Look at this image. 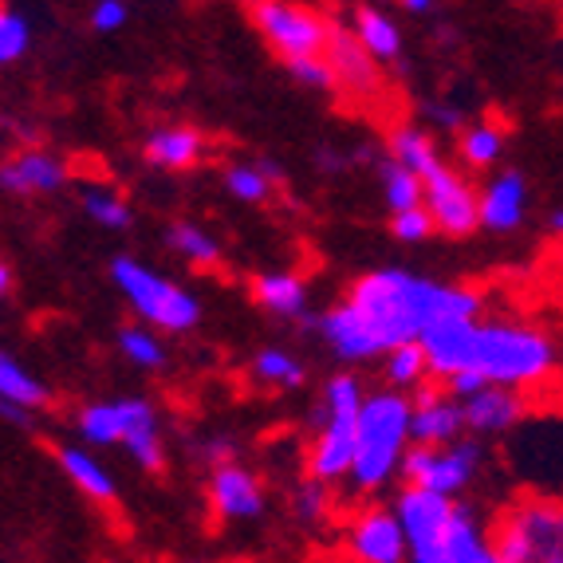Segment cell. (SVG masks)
Instances as JSON below:
<instances>
[{
  "label": "cell",
  "instance_id": "1",
  "mask_svg": "<svg viewBox=\"0 0 563 563\" xmlns=\"http://www.w3.org/2000/svg\"><path fill=\"white\" fill-rule=\"evenodd\" d=\"M351 303L363 316L366 331L375 335L378 355H386L398 343L418 339L430 323L453 320V316H477L481 311L477 291L426 280V276L402 273V268L366 273L351 288Z\"/></svg>",
  "mask_w": 563,
  "mask_h": 563
},
{
  "label": "cell",
  "instance_id": "2",
  "mask_svg": "<svg viewBox=\"0 0 563 563\" xmlns=\"http://www.w3.org/2000/svg\"><path fill=\"white\" fill-rule=\"evenodd\" d=\"M413 402L398 390H378L358 406V442L351 461V485L358 493H378L402 465L406 438H410Z\"/></svg>",
  "mask_w": 563,
  "mask_h": 563
},
{
  "label": "cell",
  "instance_id": "3",
  "mask_svg": "<svg viewBox=\"0 0 563 563\" xmlns=\"http://www.w3.org/2000/svg\"><path fill=\"white\" fill-rule=\"evenodd\" d=\"M470 366L485 383L532 386L552 375L555 347L544 331L517 328V323H477Z\"/></svg>",
  "mask_w": 563,
  "mask_h": 563
},
{
  "label": "cell",
  "instance_id": "4",
  "mask_svg": "<svg viewBox=\"0 0 563 563\" xmlns=\"http://www.w3.org/2000/svg\"><path fill=\"white\" fill-rule=\"evenodd\" d=\"M79 433L87 445H126L146 473L166 465L158 433V410L146 398H119V402H95L79 413Z\"/></svg>",
  "mask_w": 563,
  "mask_h": 563
},
{
  "label": "cell",
  "instance_id": "5",
  "mask_svg": "<svg viewBox=\"0 0 563 563\" xmlns=\"http://www.w3.org/2000/svg\"><path fill=\"white\" fill-rule=\"evenodd\" d=\"M363 386L355 375H335L323 386V406H320V438L308 453V473L328 481H339L351 473L358 442V406H363Z\"/></svg>",
  "mask_w": 563,
  "mask_h": 563
},
{
  "label": "cell",
  "instance_id": "6",
  "mask_svg": "<svg viewBox=\"0 0 563 563\" xmlns=\"http://www.w3.org/2000/svg\"><path fill=\"white\" fill-rule=\"evenodd\" d=\"M497 563H563V500H525L493 528Z\"/></svg>",
  "mask_w": 563,
  "mask_h": 563
},
{
  "label": "cell",
  "instance_id": "7",
  "mask_svg": "<svg viewBox=\"0 0 563 563\" xmlns=\"http://www.w3.org/2000/svg\"><path fill=\"white\" fill-rule=\"evenodd\" d=\"M111 280H114V288L126 296V303H131V308L139 311L146 323H158L162 331L198 328L201 303L194 300L181 284L151 273V268H146V264H139L134 256H114V261H111Z\"/></svg>",
  "mask_w": 563,
  "mask_h": 563
},
{
  "label": "cell",
  "instance_id": "8",
  "mask_svg": "<svg viewBox=\"0 0 563 563\" xmlns=\"http://www.w3.org/2000/svg\"><path fill=\"white\" fill-rule=\"evenodd\" d=\"M253 20L256 29H261V36L268 40V47L284 59L323 56L328 52V40H331L328 20L316 16L303 4H291V0H256Z\"/></svg>",
  "mask_w": 563,
  "mask_h": 563
},
{
  "label": "cell",
  "instance_id": "9",
  "mask_svg": "<svg viewBox=\"0 0 563 563\" xmlns=\"http://www.w3.org/2000/svg\"><path fill=\"white\" fill-rule=\"evenodd\" d=\"M398 520H402L406 548L413 563H442V544L453 520V497L426 485H406L398 497Z\"/></svg>",
  "mask_w": 563,
  "mask_h": 563
},
{
  "label": "cell",
  "instance_id": "10",
  "mask_svg": "<svg viewBox=\"0 0 563 563\" xmlns=\"http://www.w3.org/2000/svg\"><path fill=\"white\" fill-rule=\"evenodd\" d=\"M481 465V445L477 442H450L445 450L438 445H413L410 453H402V477L410 485L438 488V493H461L470 485L473 473Z\"/></svg>",
  "mask_w": 563,
  "mask_h": 563
},
{
  "label": "cell",
  "instance_id": "11",
  "mask_svg": "<svg viewBox=\"0 0 563 563\" xmlns=\"http://www.w3.org/2000/svg\"><path fill=\"white\" fill-rule=\"evenodd\" d=\"M422 201L430 209L433 225L450 236H465L481 225L477 213V194L461 174H453L450 166H438L433 174L422 178Z\"/></svg>",
  "mask_w": 563,
  "mask_h": 563
},
{
  "label": "cell",
  "instance_id": "12",
  "mask_svg": "<svg viewBox=\"0 0 563 563\" xmlns=\"http://www.w3.org/2000/svg\"><path fill=\"white\" fill-rule=\"evenodd\" d=\"M347 555L363 563H402L406 555H410V548H406V532H402L398 512L366 508L363 517L351 520Z\"/></svg>",
  "mask_w": 563,
  "mask_h": 563
},
{
  "label": "cell",
  "instance_id": "13",
  "mask_svg": "<svg viewBox=\"0 0 563 563\" xmlns=\"http://www.w3.org/2000/svg\"><path fill=\"white\" fill-rule=\"evenodd\" d=\"M209 505L221 520H256L264 512L261 481L241 465H217L209 477Z\"/></svg>",
  "mask_w": 563,
  "mask_h": 563
},
{
  "label": "cell",
  "instance_id": "14",
  "mask_svg": "<svg viewBox=\"0 0 563 563\" xmlns=\"http://www.w3.org/2000/svg\"><path fill=\"white\" fill-rule=\"evenodd\" d=\"M465 430V413H461V402L453 398H442L433 386H422L418 398H413L410 410V438L413 445H450L461 438Z\"/></svg>",
  "mask_w": 563,
  "mask_h": 563
},
{
  "label": "cell",
  "instance_id": "15",
  "mask_svg": "<svg viewBox=\"0 0 563 563\" xmlns=\"http://www.w3.org/2000/svg\"><path fill=\"white\" fill-rule=\"evenodd\" d=\"M461 413L473 433H505L525 418V402H520L517 386L485 383L481 390L461 398Z\"/></svg>",
  "mask_w": 563,
  "mask_h": 563
},
{
  "label": "cell",
  "instance_id": "16",
  "mask_svg": "<svg viewBox=\"0 0 563 563\" xmlns=\"http://www.w3.org/2000/svg\"><path fill=\"white\" fill-rule=\"evenodd\" d=\"M525 206H528V178L520 169H505V174H497L477 194L481 225L493 229V233H512L525 221Z\"/></svg>",
  "mask_w": 563,
  "mask_h": 563
},
{
  "label": "cell",
  "instance_id": "17",
  "mask_svg": "<svg viewBox=\"0 0 563 563\" xmlns=\"http://www.w3.org/2000/svg\"><path fill=\"white\" fill-rule=\"evenodd\" d=\"M328 64L335 71V87L351 95V99H371L378 91V59L358 44V36L347 32H331L328 40Z\"/></svg>",
  "mask_w": 563,
  "mask_h": 563
},
{
  "label": "cell",
  "instance_id": "18",
  "mask_svg": "<svg viewBox=\"0 0 563 563\" xmlns=\"http://www.w3.org/2000/svg\"><path fill=\"white\" fill-rule=\"evenodd\" d=\"M67 186V166L47 151H24L0 166V189H9L16 198H29V194H56Z\"/></svg>",
  "mask_w": 563,
  "mask_h": 563
},
{
  "label": "cell",
  "instance_id": "19",
  "mask_svg": "<svg viewBox=\"0 0 563 563\" xmlns=\"http://www.w3.org/2000/svg\"><path fill=\"white\" fill-rule=\"evenodd\" d=\"M320 335L328 339V347L335 351L339 358H347V363H363V358L378 355L375 335L366 331L363 316H358L351 300L331 308L328 316H320Z\"/></svg>",
  "mask_w": 563,
  "mask_h": 563
},
{
  "label": "cell",
  "instance_id": "20",
  "mask_svg": "<svg viewBox=\"0 0 563 563\" xmlns=\"http://www.w3.org/2000/svg\"><path fill=\"white\" fill-rule=\"evenodd\" d=\"M442 563H497L493 540H488L485 525L477 520V512L465 505H453L450 532L442 544Z\"/></svg>",
  "mask_w": 563,
  "mask_h": 563
},
{
  "label": "cell",
  "instance_id": "21",
  "mask_svg": "<svg viewBox=\"0 0 563 563\" xmlns=\"http://www.w3.org/2000/svg\"><path fill=\"white\" fill-rule=\"evenodd\" d=\"M206 154V134L194 126H158L146 139V162L158 169H189Z\"/></svg>",
  "mask_w": 563,
  "mask_h": 563
},
{
  "label": "cell",
  "instance_id": "22",
  "mask_svg": "<svg viewBox=\"0 0 563 563\" xmlns=\"http://www.w3.org/2000/svg\"><path fill=\"white\" fill-rule=\"evenodd\" d=\"M253 296L264 311H273L280 320H300V316H308V288H303V280H296V276H288V273L256 276Z\"/></svg>",
  "mask_w": 563,
  "mask_h": 563
},
{
  "label": "cell",
  "instance_id": "23",
  "mask_svg": "<svg viewBox=\"0 0 563 563\" xmlns=\"http://www.w3.org/2000/svg\"><path fill=\"white\" fill-rule=\"evenodd\" d=\"M56 461H59V470H64V477L71 481L79 493H87V497L99 500V505H111L114 500V477L95 461V453L64 445V450H56Z\"/></svg>",
  "mask_w": 563,
  "mask_h": 563
},
{
  "label": "cell",
  "instance_id": "24",
  "mask_svg": "<svg viewBox=\"0 0 563 563\" xmlns=\"http://www.w3.org/2000/svg\"><path fill=\"white\" fill-rule=\"evenodd\" d=\"M355 36L358 44L378 59V64H395L402 56V32L386 12L378 9H358L355 12Z\"/></svg>",
  "mask_w": 563,
  "mask_h": 563
},
{
  "label": "cell",
  "instance_id": "25",
  "mask_svg": "<svg viewBox=\"0 0 563 563\" xmlns=\"http://www.w3.org/2000/svg\"><path fill=\"white\" fill-rule=\"evenodd\" d=\"M0 398H9V402H20V406H29V410H36V406H47L52 390H47L36 375H29V371H24L9 351H0Z\"/></svg>",
  "mask_w": 563,
  "mask_h": 563
},
{
  "label": "cell",
  "instance_id": "26",
  "mask_svg": "<svg viewBox=\"0 0 563 563\" xmlns=\"http://www.w3.org/2000/svg\"><path fill=\"white\" fill-rule=\"evenodd\" d=\"M390 158H398L402 166H410L418 178L433 174V169L442 166L438 151H433V139L418 126H398L395 139H390Z\"/></svg>",
  "mask_w": 563,
  "mask_h": 563
},
{
  "label": "cell",
  "instance_id": "27",
  "mask_svg": "<svg viewBox=\"0 0 563 563\" xmlns=\"http://www.w3.org/2000/svg\"><path fill=\"white\" fill-rule=\"evenodd\" d=\"M375 166H378V181H383L386 206L390 209H406L422 201V178H418L410 166H402L398 158L375 162Z\"/></svg>",
  "mask_w": 563,
  "mask_h": 563
},
{
  "label": "cell",
  "instance_id": "28",
  "mask_svg": "<svg viewBox=\"0 0 563 563\" xmlns=\"http://www.w3.org/2000/svg\"><path fill=\"white\" fill-rule=\"evenodd\" d=\"M426 375H430V358H426V351H422L418 339L398 343V347L386 351V378H390L395 386L410 390V386H418Z\"/></svg>",
  "mask_w": 563,
  "mask_h": 563
},
{
  "label": "cell",
  "instance_id": "29",
  "mask_svg": "<svg viewBox=\"0 0 563 563\" xmlns=\"http://www.w3.org/2000/svg\"><path fill=\"white\" fill-rule=\"evenodd\" d=\"M500 154H505V134H500V126H493V122L465 126V134H461V158H465V166L485 169V166H493Z\"/></svg>",
  "mask_w": 563,
  "mask_h": 563
},
{
  "label": "cell",
  "instance_id": "30",
  "mask_svg": "<svg viewBox=\"0 0 563 563\" xmlns=\"http://www.w3.org/2000/svg\"><path fill=\"white\" fill-rule=\"evenodd\" d=\"M169 244H174L186 261L201 264V268L221 261V244H217L201 225H194V221H178V225L169 229Z\"/></svg>",
  "mask_w": 563,
  "mask_h": 563
},
{
  "label": "cell",
  "instance_id": "31",
  "mask_svg": "<svg viewBox=\"0 0 563 563\" xmlns=\"http://www.w3.org/2000/svg\"><path fill=\"white\" fill-rule=\"evenodd\" d=\"M253 375L261 378V383H273V386H303V378H308V371H303V363L296 355H288V351H261L253 363Z\"/></svg>",
  "mask_w": 563,
  "mask_h": 563
},
{
  "label": "cell",
  "instance_id": "32",
  "mask_svg": "<svg viewBox=\"0 0 563 563\" xmlns=\"http://www.w3.org/2000/svg\"><path fill=\"white\" fill-rule=\"evenodd\" d=\"M119 351L131 358L134 366L142 371H158L166 363V347H162V339L146 328H122L119 331Z\"/></svg>",
  "mask_w": 563,
  "mask_h": 563
},
{
  "label": "cell",
  "instance_id": "33",
  "mask_svg": "<svg viewBox=\"0 0 563 563\" xmlns=\"http://www.w3.org/2000/svg\"><path fill=\"white\" fill-rule=\"evenodd\" d=\"M84 209H87V217H95L103 229H131V221H134L131 206H126L119 194H111V189H84Z\"/></svg>",
  "mask_w": 563,
  "mask_h": 563
},
{
  "label": "cell",
  "instance_id": "34",
  "mask_svg": "<svg viewBox=\"0 0 563 563\" xmlns=\"http://www.w3.org/2000/svg\"><path fill=\"white\" fill-rule=\"evenodd\" d=\"M273 186L276 181L264 174V166L256 162V166H229L225 169V189L233 194L236 201H264L268 194H273Z\"/></svg>",
  "mask_w": 563,
  "mask_h": 563
},
{
  "label": "cell",
  "instance_id": "35",
  "mask_svg": "<svg viewBox=\"0 0 563 563\" xmlns=\"http://www.w3.org/2000/svg\"><path fill=\"white\" fill-rule=\"evenodd\" d=\"M29 44H32L29 20L12 9H0V67L16 64V59L29 52Z\"/></svg>",
  "mask_w": 563,
  "mask_h": 563
},
{
  "label": "cell",
  "instance_id": "36",
  "mask_svg": "<svg viewBox=\"0 0 563 563\" xmlns=\"http://www.w3.org/2000/svg\"><path fill=\"white\" fill-rule=\"evenodd\" d=\"M390 229H395L398 241H426L430 233H438V225H433L430 209H426V201H418V206H406V209H395V221H390Z\"/></svg>",
  "mask_w": 563,
  "mask_h": 563
},
{
  "label": "cell",
  "instance_id": "37",
  "mask_svg": "<svg viewBox=\"0 0 563 563\" xmlns=\"http://www.w3.org/2000/svg\"><path fill=\"white\" fill-rule=\"evenodd\" d=\"M288 71L296 84L316 87V91H331V87H335V71H331V64H328V52H323V56L288 59Z\"/></svg>",
  "mask_w": 563,
  "mask_h": 563
},
{
  "label": "cell",
  "instance_id": "38",
  "mask_svg": "<svg viewBox=\"0 0 563 563\" xmlns=\"http://www.w3.org/2000/svg\"><path fill=\"white\" fill-rule=\"evenodd\" d=\"M296 517L300 520H316V517H323V508H328V497H323V481L320 477H311V481H303L300 488H296Z\"/></svg>",
  "mask_w": 563,
  "mask_h": 563
},
{
  "label": "cell",
  "instance_id": "39",
  "mask_svg": "<svg viewBox=\"0 0 563 563\" xmlns=\"http://www.w3.org/2000/svg\"><path fill=\"white\" fill-rule=\"evenodd\" d=\"M126 16H131V9H126V0H95L91 9V29L95 32H119L122 24H126Z\"/></svg>",
  "mask_w": 563,
  "mask_h": 563
},
{
  "label": "cell",
  "instance_id": "40",
  "mask_svg": "<svg viewBox=\"0 0 563 563\" xmlns=\"http://www.w3.org/2000/svg\"><path fill=\"white\" fill-rule=\"evenodd\" d=\"M430 119L438 122V126H445V131H461V126H465V114H461L457 107H445V103L430 107Z\"/></svg>",
  "mask_w": 563,
  "mask_h": 563
},
{
  "label": "cell",
  "instance_id": "41",
  "mask_svg": "<svg viewBox=\"0 0 563 563\" xmlns=\"http://www.w3.org/2000/svg\"><path fill=\"white\" fill-rule=\"evenodd\" d=\"M0 418H4V422H12V426H24V430H29V426H32L29 406L9 402V398H0Z\"/></svg>",
  "mask_w": 563,
  "mask_h": 563
},
{
  "label": "cell",
  "instance_id": "42",
  "mask_svg": "<svg viewBox=\"0 0 563 563\" xmlns=\"http://www.w3.org/2000/svg\"><path fill=\"white\" fill-rule=\"evenodd\" d=\"M433 4H438V0H402L406 12H430Z\"/></svg>",
  "mask_w": 563,
  "mask_h": 563
},
{
  "label": "cell",
  "instance_id": "43",
  "mask_svg": "<svg viewBox=\"0 0 563 563\" xmlns=\"http://www.w3.org/2000/svg\"><path fill=\"white\" fill-rule=\"evenodd\" d=\"M9 288H12V273H9V264L0 261V296H9Z\"/></svg>",
  "mask_w": 563,
  "mask_h": 563
},
{
  "label": "cell",
  "instance_id": "44",
  "mask_svg": "<svg viewBox=\"0 0 563 563\" xmlns=\"http://www.w3.org/2000/svg\"><path fill=\"white\" fill-rule=\"evenodd\" d=\"M548 229H552V233H563V209H555V213H548Z\"/></svg>",
  "mask_w": 563,
  "mask_h": 563
},
{
  "label": "cell",
  "instance_id": "45",
  "mask_svg": "<svg viewBox=\"0 0 563 563\" xmlns=\"http://www.w3.org/2000/svg\"><path fill=\"white\" fill-rule=\"evenodd\" d=\"M244 4H256V0H244Z\"/></svg>",
  "mask_w": 563,
  "mask_h": 563
}]
</instances>
